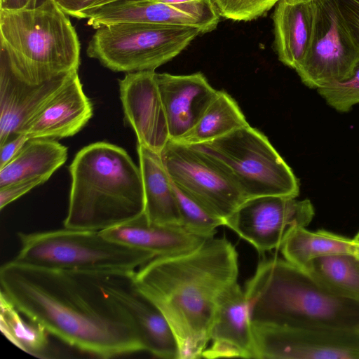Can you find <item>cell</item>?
<instances>
[{
  "mask_svg": "<svg viewBox=\"0 0 359 359\" xmlns=\"http://www.w3.org/2000/svg\"><path fill=\"white\" fill-rule=\"evenodd\" d=\"M317 91L329 106L340 112H347L359 104V57L349 78Z\"/></svg>",
  "mask_w": 359,
  "mask_h": 359,
  "instance_id": "f1b7e54d",
  "label": "cell"
},
{
  "mask_svg": "<svg viewBox=\"0 0 359 359\" xmlns=\"http://www.w3.org/2000/svg\"><path fill=\"white\" fill-rule=\"evenodd\" d=\"M1 291L0 328L4 335L25 352L39 358H46L48 332L39 323L27 318Z\"/></svg>",
  "mask_w": 359,
  "mask_h": 359,
  "instance_id": "4316f807",
  "label": "cell"
},
{
  "mask_svg": "<svg viewBox=\"0 0 359 359\" xmlns=\"http://www.w3.org/2000/svg\"><path fill=\"white\" fill-rule=\"evenodd\" d=\"M210 156L245 200L263 196L297 198L299 182L268 138L249 124L217 139L191 144Z\"/></svg>",
  "mask_w": 359,
  "mask_h": 359,
  "instance_id": "52a82bcc",
  "label": "cell"
},
{
  "mask_svg": "<svg viewBox=\"0 0 359 359\" xmlns=\"http://www.w3.org/2000/svg\"><path fill=\"white\" fill-rule=\"evenodd\" d=\"M315 2L311 42L305 58L295 71L304 84L317 90L350 77L359 57V47L334 0Z\"/></svg>",
  "mask_w": 359,
  "mask_h": 359,
  "instance_id": "30bf717a",
  "label": "cell"
},
{
  "mask_svg": "<svg viewBox=\"0 0 359 359\" xmlns=\"http://www.w3.org/2000/svg\"><path fill=\"white\" fill-rule=\"evenodd\" d=\"M145 209L149 222L181 225V218L172 182L164 167L160 154L137 143Z\"/></svg>",
  "mask_w": 359,
  "mask_h": 359,
  "instance_id": "44dd1931",
  "label": "cell"
},
{
  "mask_svg": "<svg viewBox=\"0 0 359 359\" xmlns=\"http://www.w3.org/2000/svg\"><path fill=\"white\" fill-rule=\"evenodd\" d=\"M304 269L332 293L359 302V259L355 254L320 257Z\"/></svg>",
  "mask_w": 359,
  "mask_h": 359,
  "instance_id": "484cf974",
  "label": "cell"
},
{
  "mask_svg": "<svg viewBox=\"0 0 359 359\" xmlns=\"http://www.w3.org/2000/svg\"><path fill=\"white\" fill-rule=\"evenodd\" d=\"M357 244L332 232L310 231L305 227L294 229L282 243L280 250L285 260L304 269L313 259L333 254H355Z\"/></svg>",
  "mask_w": 359,
  "mask_h": 359,
  "instance_id": "cb8c5ba5",
  "label": "cell"
},
{
  "mask_svg": "<svg viewBox=\"0 0 359 359\" xmlns=\"http://www.w3.org/2000/svg\"><path fill=\"white\" fill-rule=\"evenodd\" d=\"M92 116V103L76 72L27 123L20 134H25L29 138L71 137L79 132Z\"/></svg>",
  "mask_w": 359,
  "mask_h": 359,
  "instance_id": "ac0fdd59",
  "label": "cell"
},
{
  "mask_svg": "<svg viewBox=\"0 0 359 359\" xmlns=\"http://www.w3.org/2000/svg\"><path fill=\"white\" fill-rule=\"evenodd\" d=\"M37 0H0V10L18 11L36 6Z\"/></svg>",
  "mask_w": 359,
  "mask_h": 359,
  "instance_id": "d590c367",
  "label": "cell"
},
{
  "mask_svg": "<svg viewBox=\"0 0 359 359\" xmlns=\"http://www.w3.org/2000/svg\"><path fill=\"white\" fill-rule=\"evenodd\" d=\"M248 124L236 101L226 91L218 90L195 126L176 140L187 144H202Z\"/></svg>",
  "mask_w": 359,
  "mask_h": 359,
  "instance_id": "d4e9b609",
  "label": "cell"
},
{
  "mask_svg": "<svg viewBox=\"0 0 359 359\" xmlns=\"http://www.w3.org/2000/svg\"><path fill=\"white\" fill-rule=\"evenodd\" d=\"M170 139L178 140L200 120L217 91L201 72L187 75L156 73Z\"/></svg>",
  "mask_w": 359,
  "mask_h": 359,
  "instance_id": "2e32d148",
  "label": "cell"
},
{
  "mask_svg": "<svg viewBox=\"0 0 359 359\" xmlns=\"http://www.w3.org/2000/svg\"><path fill=\"white\" fill-rule=\"evenodd\" d=\"M101 232L111 240L149 251L155 257L189 252L208 239L189 231L181 225L150 222L144 212L135 219Z\"/></svg>",
  "mask_w": 359,
  "mask_h": 359,
  "instance_id": "d6986e66",
  "label": "cell"
},
{
  "mask_svg": "<svg viewBox=\"0 0 359 359\" xmlns=\"http://www.w3.org/2000/svg\"><path fill=\"white\" fill-rule=\"evenodd\" d=\"M353 241H355V243L358 245H359V231L358 233L356 234V236H355V238H353Z\"/></svg>",
  "mask_w": 359,
  "mask_h": 359,
  "instance_id": "8d00e7d4",
  "label": "cell"
},
{
  "mask_svg": "<svg viewBox=\"0 0 359 359\" xmlns=\"http://www.w3.org/2000/svg\"><path fill=\"white\" fill-rule=\"evenodd\" d=\"M67 15L53 0L32 8L0 10V54L34 83L78 71L80 42Z\"/></svg>",
  "mask_w": 359,
  "mask_h": 359,
  "instance_id": "5b68a950",
  "label": "cell"
},
{
  "mask_svg": "<svg viewBox=\"0 0 359 359\" xmlns=\"http://www.w3.org/2000/svg\"><path fill=\"white\" fill-rule=\"evenodd\" d=\"M200 34L203 31L198 27L114 23L96 29L86 53L114 72L155 71Z\"/></svg>",
  "mask_w": 359,
  "mask_h": 359,
  "instance_id": "ba28073f",
  "label": "cell"
},
{
  "mask_svg": "<svg viewBox=\"0 0 359 359\" xmlns=\"http://www.w3.org/2000/svg\"><path fill=\"white\" fill-rule=\"evenodd\" d=\"M66 228L103 231L144 212L140 167L123 148L98 142L82 148L69 165Z\"/></svg>",
  "mask_w": 359,
  "mask_h": 359,
  "instance_id": "277c9868",
  "label": "cell"
},
{
  "mask_svg": "<svg viewBox=\"0 0 359 359\" xmlns=\"http://www.w3.org/2000/svg\"><path fill=\"white\" fill-rule=\"evenodd\" d=\"M200 21L208 32L216 29L219 14L213 0H158Z\"/></svg>",
  "mask_w": 359,
  "mask_h": 359,
  "instance_id": "4dcf8cb0",
  "label": "cell"
},
{
  "mask_svg": "<svg viewBox=\"0 0 359 359\" xmlns=\"http://www.w3.org/2000/svg\"><path fill=\"white\" fill-rule=\"evenodd\" d=\"M355 255L358 257L359 259V245L357 244V248H356V251H355Z\"/></svg>",
  "mask_w": 359,
  "mask_h": 359,
  "instance_id": "74e56055",
  "label": "cell"
},
{
  "mask_svg": "<svg viewBox=\"0 0 359 359\" xmlns=\"http://www.w3.org/2000/svg\"><path fill=\"white\" fill-rule=\"evenodd\" d=\"M315 0H279L275 6L274 46L278 60L294 70L309 48L316 20Z\"/></svg>",
  "mask_w": 359,
  "mask_h": 359,
  "instance_id": "ffe728a7",
  "label": "cell"
},
{
  "mask_svg": "<svg viewBox=\"0 0 359 359\" xmlns=\"http://www.w3.org/2000/svg\"><path fill=\"white\" fill-rule=\"evenodd\" d=\"M134 273L108 271V288L130 315L144 351L161 358L180 359L177 341L169 323L159 309L138 289Z\"/></svg>",
  "mask_w": 359,
  "mask_h": 359,
  "instance_id": "9a60e30c",
  "label": "cell"
},
{
  "mask_svg": "<svg viewBox=\"0 0 359 359\" xmlns=\"http://www.w3.org/2000/svg\"><path fill=\"white\" fill-rule=\"evenodd\" d=\"M238 276V253L226 238H210L186 252L156 257L133 275L138 289L163 313L180 359H196L210 341L218 299Z\"/></svg>",
  "mask_w": 359,
  "mask_h": 359,
  "instance_id": "7a4b0ae2",
  "label": "cell"
},
{
  "mask_svg": "<svg viewBox=\"0 0 359 359\" xmlns=\"http://www.w3.org/2000/svg\"><path fill=\"white\" fill-rule=\"evenodd\" d=\"M353 41L359 47V0H334Z\"/></svg>",
  "mask_w": 359,
  "mask_h": 359,
  "instance_id": "d6a6232c",
  "label": "cell"
},
{
  "mask_svg": "<svg viewBox=\"0 0 359 359\" xmlns=\"http://www.w3.org/2000/svg\"><path fill=\"white\" fill-rule=\"evenodd\" d=\"M67 158V148L55 139L30 138L17 155L0 168V188L34 178L46 182Z\"/></svg>",
  "mask_w": 359,
  "mask_h": 359,
  "instance_id": "603a6c76",
  "label": "cell"
},
{
  "mask_svg": "<svg viewBox=\"0 0 359 359\" xmlns=\"http://www.w3.org/2000/svg\"><path fill=\"white\" fill-rule=\"evenodd\" d=\"M68 15L78 19H86L93 10L115 2L138 0H53Z\"/></svg>",
  "mask_w": 359,
  "mask_h": 359,
  "instance_id": "1f68e13d",
  "label": "cell"
},
{
  "mask_svg": "<svg viewBox=\"0 0 359 359\" xmlns=\"http://www.w3.org/2000/svg\"><path fill=\"white\" fill-rule=\"evenodd\" d=\"M252 325L359 331V302L336 295L285 259L264 258L245 284Z\"/></svg>",
  "mask_w": 359,
  "mask_h": 359,
  "instance_id": "3957f363",
  "label": "cell"
},
{
  "mask_svg": "<svg viewBox=\"0 0 359 359\" xmlns=\"http://www.w3.org/2000/svg\"><path fill=\"white\" fill-rule=\"evenodd\" d=\"M76 72L34 83L18 74L0 55V145L23 128Z\"/></svg>",
  "mask_w": 359,
  "mask_h": 359,
  "instance_id": "4fadbf2b",
  "label": "cell"
},
{
  "mask_svg": "<svg viewBox=\"0 0 359 359\" xmlns=\"http://www.w3.org/2000/svg\"><path fill=\"white\" fill-rule=\"evenodd\" d=\"M25 134H19L0 145V168L8 163L29 140Z\"/></svg>",
  "mask_w": 359,
  "mask_h": 359,
  "instance_id": "e575fe53",
  "label": "cell"
},
{
  "mask_svg": "<svg viewBox=\"0 0 359 359\" xmlns=\"http://www.w3.org/2000/svg\"><path fill=\"white\" fill-rule=\"evenodd\" d=\"M220 16L235 21L257 19L279 0H213Z\"/></svg>",
  "mask_w": 359,
  "mask_h": 359,
  "instance_id": "f546056e",
  "label": "cell"
},
{
  "mask_svg": "<svg viewBox=\"0 0 359 359\" xmlns=\"http://www.w3.org/2000/svg\"><path fill=\"white\" fill-rule=\"evenodd\" d=\"M18 262L50 269L134 272L156 257L104 236L101 231L66 228L18 233Z\"/></svg>",
  "mask_w": 359,
  "mask_h": 359,
  "instance_id": "8992f818",
  "label": "cell"
},
{
  "mask_svg": "<svg viewBox=\"0 0 359 359\" xmlns=\"http://www.w3.org/2000/svg\"><path fill=\"white\" fill-rule=\"evenodd\" d=\"M46 182L41 178L20 181L0 188V208L2 210L10 203L18 199L38 185Z\"/></svg>",
  "mask_w": 359,
  "mask_h": 359,
  "instance_id": "836d02e7",
  "label": "cell"
},
{
  "mask_svg": "<svg viewBox=\"0 0 359 359\" xmlns=\"http://www.w3.org/2000/svg\"><path fill=\"white\" fill-rule=\"evenodd\" d=\"M155 74V71L126 73L119 80V91L125 117L137 135V143L160 154L170 135Z\"/></svg>",
  "mask_w": 359,
  "mask_h": 359,
  "instance_id": "5bb4252c",
  "label": "cell"
},
{
  "mask_svg": "<svg viewBox=\"0 0 359 359\" xmlns=\"http://www.w3.org/2000/svg\"><path fill=\"white\" fill-rule=\"evenodd\" d=\"M88 24L95 29L121 22H138L164 25L200 27L208 31L195 18L158 0H138L115 2L90 12Z\"/></svg>",
  "mask_w": 359,
  "mask_h": 359,
  "instance_id": "7402d4cb",
  "label": "cell"
},
{
  "mask_svg": "<svg viewBox=\"0 0 359 359\" xmlns=\"http://www.w3.org/2000/svg\"><path fill=\"white\" fill-rule=\"evenodd\" d=\"M210 341L202 358H255L249 302L238 282L218 299Z\"/></svg>",
  "mask_w": 359,
  "mask_h": 359,
  "instance_id": "e0dca14e",
  "label": "cell"
},
{
  "mask_svg": "<svg viewBox=\"0 0 359 359\" xmlns=\"http://www.w3.org/2000/svg\"><path fill=\"white\" fill-rule=\"evenodd\" d=\"M259 359H359V331L252 324Z\"/></svg>",
  "mask_w": 359,
  "mask_h": 359,
  "instance_id": "7c38bea8",
  "label": "cell"
},
{
  "mask_svg": "<svg viewBox=\"0 0 359 359\" xmlns=\"http://www.w3.org/2000/svg\"><path fill=\"white\" fill-rule=\"evenodd\" d=\"M315 210L309 199L271 195L245 201L224 226L250 243L259 254L279 249L295 228L306 227Z\"/></svg>",
  "mask_w": 359,
  "mask_h": 359,
  "instance_id": "8fae6325",
  "label": "cell"
},
{
  "mask_svg": "<svg viewBox=\"0 0 359 359\" xmlns=\"http://www.w3.org/2000/svg\"><path fill=\"white\" fill-rule=\"evenodd\" d=\"M160 155L173 184L224 222L246 201L214 160L194 146L170 139Z\"/></svg>",
  "mask_w": 359,
  "mask_h": 359,
  "instance_id": "9c48e42d",
  "label": "cell"
},
{
  "mask_svg": "<svg viewBox=\"0 0 359 359\" xmlns=\"http://www.w3.org/2000/svg\"><path fill=\"white\" fill-rule=\"evenodd\" d=\"M173 189L179 208L181 226L198 236L207 238L215 237L217 229L224 225V220L210 214L175 184Z\"/></svg>",
  "mask_w": 359,
  "mask_h": 359,
  "instance_id": "83f0119b",
  "label": "cell"
},
{
  "mask_svg": "<svg viewBox=\"0 0 359 359\" xmlns=\"http://www.w3.org/2000/svg\"><path fill=\"white\" fill-rule=\"evenodd\" d=\"M107 272L13 259L0 269L1 291L24 316L80 351L104 358L143 351L133 320L107 285Z\"/></svg>",
  "mask_w": 359,
  "mask_h": 359,
  "instance_id": "6da1fadb",
  "label": "cell"
}]
</instances>
